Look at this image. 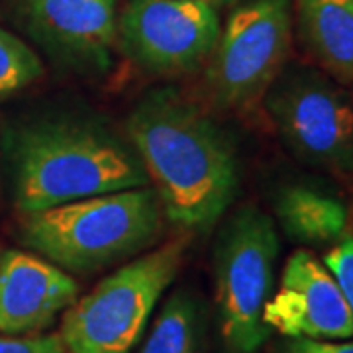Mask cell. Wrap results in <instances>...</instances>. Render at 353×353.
Returning a JSON list of instances; mask_svg holds the SVG:
<instances>
[{
  "label": "cell",
  "instance_id": "cell-15",
  "mask_svg": "<svg viewBox=\"0 0 353 353\" xmlns=\"http://www.w3.org/2000/svg\"><path fill=\"white\" fill-rule=\"evenodd\" d=\"M43 71L38 53L24 39L0 28V101L39 81Z\"/></svg>",
  "mask_w": 353,
  "mask_h": 353
},
{
  "label": "cell",
  "instance_id": "cell-5",
  "mask_svg": "<svg viewBox=\"0 0 353 353\" xmlns=\"http://www.w3.org/2000/svg\"><path fill=\"white\" fill-rule=\"evenodd\" d=\"M279 234L275 220L245 204L222 226L214 250L216 312L228 353H257L271 330L265 306L275 287Z\"/></svg>",
  "mask_w": 353,
  "mask_h": 353
},
{
  "label": "cell",
  "instance_id": "cell-11",
  "mask_svg": "<svg viewBox=\"0 0 353 353\" xmlns=\"http://www.w3.org/2000/svg\"><path fill=\"white\" fill-rule=\"evenodd\" d=\"M79 299L77 281L32 253H0V334L26 336L50 328Z\"/></svg>",
  "mask_w": 353,
  "mask_h": 353
},
{
  "label": "cell",
  "instance_id": "cell-20",
  "mask_svg": "<svg viewBox=\"0 0 353 353\" xmlns=\"http://www.w3.org/2000/svg\"><path fill=\"white\" fill-rule=\"evenodd\" d=\"M350 228H352V232H353V202H352V206H350Z\"/></svg>",
  "mask_w": 353,
  "mask_h": 353
},
{
  "label": "cell",
  "instance_id": "cell-7",
  "mask_svg": "<svg viewBox=\"0 0 353 353\" xmlns=\"http://www.w3.org/2000/svg\"><path fill=\"white\" fill-rule=\"evenodd\" d=\"M261 104L296 159L353 175V101L332 77L312 67H285Z\"/></svg>",
  "mask_w": 353,
  "mask_h": 353
},
{
  "label": "cell",
  "instance_id": "cell-2",
  "mask_svg": "<svg viewBox=\"0 0 353 353\" xmlns=\"http://www.w3.org/2000/svg\"><path fill=\"white\" fill-rule=\"evenodd\" d=\"M12 165L14 202L24 214L150 185L130 139L77 116H50L20 128Z\"/></svg>",
  "mask_w": 353,
  "mask_h": 353
},
{
  "label": "cell",
  "instance_id": "cell-10",
  "mask_svg": "<svg viewBox=\"0 0 353 353\" xmlns=\"http://www.w3.org/2000/svg\"><path fill=\"white\" fill-rule=\"evenodd\" d=\"M30 34L79 73H104L112 63L116 0H22Z\"/></svg>",
  "mask_w": 353,
  "mask_h": 353
},
{
  "label": "cell",
  "instance_id": "cell-12",
  "mask_svg": "<svg viewBox=\"0 0 353 353\" xmlns=\"http://www.w3.org/2000/svg\"><path fill=\"white\" fill-rule=\"evenodd\" d=\"M292 26L306 57L353 87V0H292Z\"/></svg>",
  "mask_w": 353,
  "mask_h": 353
},
{
  "label": "cell",
  "instance_id": "cell-9",
  "mask_svg": "<svg viewBox=\"0 0 353 353\" xmlns=\"http://www.w3.org/2000/svg\"><path fill=\"white\" fill-rule=\"evenodd\" d=\"M263 322L289 340L353 338V314L322 259L308 248L290 253Z\"/></svg>",
  "mask_w": 353,
  "mask_h": 353
},
{
  "label": "cell",
  "instance_id": "cell-4",
  "mask_svg": "<svg viewBox=\"0 0 353 353\" xmlns=\"http://www.w3.org/2000/svg\"><path fill=\"white\" fill-rule=\"evenodd\" d=\"M192 236L181 234L102 279L63 316L61 340L69 353H130L143 336L157 301L171 287Z\"/></svg>",
  "mask_w": 353,
  "mask_h": 353
},
{
  "label": "cell",
  "instance_id": "cell-18",
  "mask_svg": "<svg viewBox=\"0 0 353 353\" xmlns=\"http://www.w3.org/2000/svg\"><path fill=\"white\" fill-rule=\"evenodd\" d=\"M281 353H353V341L336 340H289L283 343Z\"/></svg>",
  "mask_w": 353,
  "mask_h": 353
},
{
  "label": "cell",
  "instance_id": "cell-19",
  "mask_svg": "<svg viewBox=\"0 0 353 353\" xmlns=\"http://www.w3.org/2000/svg\"><path fill=\"white\" fill-rule=\"evenodd\" d=\"M196 2H204V4H210V6H214L216 10H218L220 6H226V4H232L234 0H196Z\"/></svg>",
  "mask_w": 353,
  "mask_h": 353
},
{
  "label": "cell",
  "instance_id": "cell-8",
  "mask_svg": "<svg viewBox=\"0 0 353 353\" xmlns=\"http://www.w3.org/2000/svg\"><path fill=\"white\" fill-rule=\"evenodd\" d=\"M220 14L196 0H130L116 26L122 53L157 77L194 73L220 38Z\"/></svg>",
  "mask_w": 353,
  "mask_h": 353
},
{
  "label": "cell",
  "instance_id": "cell-1",
  "mask_svg": "<svg viewBox=\"0 0 353 353\" xmlns=\"http://www.w3.org/2000/svg\"><path fill=\"white\" fill-rule=\"evenodd\" d=\"M165 218L199 236L220 222L240 189V159L226 130L175 88L148 92L126 120Z\"/></svg>",
  "mask_w": 353,
  "mask_h": 353
},
{
  "label": "cell",
  "instance_id": "cell-13",
  "mask_svg": "<svg viewBox=\"0 0 353 353\" xmlns=\"http://www.w3.org/2000/svg\"><path fill=\"white\" fill-rule=\"evenodd\" d=\"M275 216L285 236L303 248H328L352 232L350 208L336 194L287 185L275 196Z\"/></svg>",
  "mask_w": 353,
  "mask_h": 353
},
{
  "label": "cell",
  "instance_id": "cell-17",
  "mask_svg": "<svg viewBox=\"0 0 353 353\" xmlns=\"http://www.w3.org/2000/svg\"><path fill=\"white\" fill-rule=\"evenodd\" d=\"M0 353H67L59 334H0Z\"/></svg>",
  "mask_w": 353,
  "mask_h": 353
},
{
  "label": "cell",
  "instance_id": "cell-3",
  "mask_svg": "<svg viewBox=\"0 0 353 353\" xmlns=\"http://www.w3.org/2000/svg\"><path fill=\"white\" fill-rule=\"evenodd\" d=\"M165 220L159 194L148 185L26 214L22 240L67 273H94L155 245Z\"/></svg>",
  "mask_w": 353,
  "mask_h": 353
},
{
  "label": "cell",
  "instance_id": "cell-14",
  "mask_svg": "<svg viewBox=\"0 0 353 353\" xmlns=\"http://www.w3.org/2000/svg\"><path fill=\"white\" fill-rule=\"evenodd\" d=\"M202 310L196 296L179 290L169 296L139 353H202Z\"/></svg>",
  "mask_w": 353,
  "mask_h": 353
},
{
  "label": "cell",
  "instance_id": "cell-16",
  "mask_svg": "<svg viewBox=\"0 0 353 353\" xmlns=\"http://www.w3.org/2000/svg\"><path fill=\"white\" fill-rule=\"evenodd\" d=\"M322 263L334 277L353 314V232L330 248L322 257Z\"/></svg>",
  "mask_w": 353,
  "mask_h": 353
},
{
  "label": "cell",
  "instance_id": "cell-6",
  "mask_svg": "<svg viewBox=\"0 0 353 353\" xmlns=\"http://www.w3.org/2000/svg\"><path fill=\"white\" fill-rule=\"evenodd\" d=\"M292 0H245L228 16L204 73V94L218 110L261 104L287 67L292 48Z\"/></svg>",
  "mask_w": 353,
  "mask_h": 353
}]
</instances>
